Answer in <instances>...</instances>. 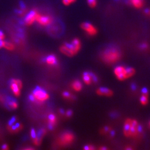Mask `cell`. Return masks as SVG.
<instances>
[{"mask_svg":"<svg viewBox=\"0 0 150 150\" xmlns=\"http://www.w3.org/2000/svg\"><path fill=\"white\" fill-rule=\"evenodd\" d=\"M83 78L85 81V83L87 84H90L91 82V77L90 75V73L88 72H84L83 75Z\"/></svg>","mask_w":150,"mask_h":150,"instance_id":"9a60e30c","label":"cell"},{"mask_svg":"<svg viewBox=\"0 0 150 150\" xmlns=\"http://www.w3.org/2000/svg\"><path fill=\"white\" fill-rule=\"evenodd\" d=\"M5 36L4 33L2 32V31H0V39L3 40V39H5Z\"/></svg>","mask_w":150,"mask_h":150,"instance_id":"d6a6232c","label":"cell"},{"mask_svg":"<svg viewBox=\"0 0 150 150\" xmlns=\"http://www.w3.org/2000/svg\"><path fill=\"white\" fill-rule=\"evenodd\" d=\"M36 21L39 23L40 25L42 26H47L50 24L52 22V19L51 17L45 15H38Z\"/></svg>","mask_w":150,"mask_h":150,"instance_id":"52a82bcc","label":"cell"},{"mask_svg":"<svg viewBox=\"0 0 150 150\" xmlns=\"http://www.w3.org/2000/svg\"><path fill=\"white\" fill-rule=\"evenodd\" d=\"M76 1V0H70V1H71V3H73V2H75Z\"/></svg>","mask_w":150,"mask_h":150,"instance_id":"bcb514c9","label":"cell"},{"mask_svg":"<svg viewBox=\"0 0 150 150\" xmlns=\"http://www.w3.org/2000/svg\"><path fill=\"white\" fill-rule=\"evenodd\" d=\"M11 88L16 96H19L20 95V88L15 83V79H14L11 81Z\"/></svg>","mask_w":150,"mask_h":150,"instance_id":"30bf717a","label":"cell"},{"mask_svg":"<svg viewBox=\"0 0 150 150\" xmlns=\"http://www.w3.org/2000/svg\"><path fill=\"white\" fill-rule=\"evenodd\" d=\"M81 27L90 35H95L97 33L96 28L89 22H84L81 25Z\"/></svg>","mask_w":150,"mask_h":150,"instance_id":"5b68a950","label":"cell"},{"mask_svg":"<svg viewBox=\"0 0 150 150\" xmlns=\"http://www.w3.org/2000/svg\"><path fill=\"white\" fill-rule=\"evenodd\" d=\"M59 111H60V113H61V114H64V113H65L64 110H62V109H61V110H59Z\"/></svg>","mask_w":150,"mask_h":150,"instance_id":"b9f144b4","label":"cell"},{"mask_svg":"<svg viewBox=\"0 0 150 150\" xmlns=\"http://www.w3.org/2000/svg\"><path fill=\"white\" fill-rule=\"evenodd\" d=\"M72 44L75 47L76 50L78 51L80 48L81 45H80V41L77 39H75L72 41Z\"/></svg>","mask_w":150,"mask_h":150,"instance_id":"e0dca14e","label":"cell"},{"mask_svg":"<svg viewBox=\"0 0 150 150\" xmlns=\"http://www.w3.org/2000/svg\"><path fill=\"white\" fill-rule=\"evenodd\" d=\"M31 137L33 139H35L36 137V132L34 129H32L31 131Z\"/></svg>","mask_w":150,"mask_h":150,"instance_id":"83f0119b","label":"cell"},{"mask_svg":"<svg viewBox=\"0 0 150 150\" xmlns=\"http://www.w3.org/2000/svg\"><path fill=\"white\" fill-rule=\"evenodd\" d=\"M62 3L65 6H69L70 4H71L70 0H62Z\"/></svg>","mask_w":150,"mask_h":150,"instance_id":"484cf974","label":"cell"},{"mask_svg":"<svg viewBox=\"0 0 150 150\" xmlns=\"http://www.w3.org/2000/svg\"><path fill=\"white\" fill-rule=\"evenodd\" d=\"M144 13L147 15V16H150V9H146L144 11Z\"/></svg>","mask_w":150,"mask_h":150,"instance_id":"e575fe53","label":"cell"},{"mask_svg":"<svg viewBox=\"0 0 150 150\" xmlns=\"http://www.w3.org/2000/svg\"><path fill=\"white\" fill-rule=\"evenodd\" d=\"M90 75L91 76V79L95 82H97V77L96 76V75H95L93 73H90Z\"/></svg>","mask_w":150,"mask_h":150,"instance_id":"cb8c5ba5","label":"cell"},{"mask_svg":"<svg viewBox=\"0 0 150 150\" xmlns=\"http://www.w3.org/2000/svg\"><path fill=\"white\" fill-rule=\"evenodd\" d=\"M46 62L50 65H56L57 64V61L54 55H50L46 59Z\"/></svg>","mask_w":150,"mask_h":150,"instance_id":"7c38bea8","label":"cell"},{"mask_svg":"<svg viewBox=\"0 0 150 150\" xmlns=\"http://www.w3.org/2000/svg\"><path fill=\"white\" fill-rule=\"evenodd\" d=\"M126 150H131L132 149L131 147H128V148H126Z\"/></svg>","mask_w":150,"mask_h":150,"instance_id":"f6af8a7d","label":"cell"},{"mask_svg":"<svg viewBox=\"0 0 150 150\" xmlns=\"http://www.w3.org/2000/svg\"><path fill=\"white\" fill-rule=\"evenodd\" d=\"M73 140V135L72 133L66 132L60 137L59 142L61 144H67L71 143Z\"/></svg>","mask_w":150,"mask_h":150,"instance_id":"8992f818","label":"cell"},{"mask_svg":"<svg viewBox=\"0 0 150 150\" xmlns=\"http://www.w3.org/2000/svg\"><path fill=\"white\" fill-rule=\"evenodd\" d=\"M61 52H63L64 53H65V55L68 56H72L74 55V53L71 50H70L68 48H67L65 45L62 46L61 47Z\"/></svg>","mask_w":150,"mask_h":150,"instance_id":"5bb4252c","label":"cell"},{"mask_svg":"<svg viewBox=\"0 0 150 150\" xmlns=\"http://www.w3.org/2000/svg\"><path fill=\"white\" fill-rule=\"evenodd\" d=\"M63 96L66 98H69L71 97V95L68 92H64L63 93Z\"/></svg>","mask_w":150,"mask_h":150,"instance_id":"f546056e","label":"cell"},{"mask_svg":"<svg viewBox=\"0 0 150 150\" xmlns=\"http://www.w3.org/2000/svg\"><path fill=\"white\" fill-rule=\"evenodd\" d=\"M2 149L4 150H8V146H7V144H3V145L2 146Z\"/></svg>","mask_w":150,"mask_h":150,"instance_id":"d590c367","label":"cell"},{"mask_svg":"<svg viewBox=\"0 0 150 150\" xmlns=\"http://www.w3.org/2000/svg\"><path fill=\"white\" fill-rule=\"evenodd\" d=\"M15 126H16V128H17L18 130H19V128H21V127L20 124H19V123H17L16 124H15Z\"/></svg>","mask_w":150,"mask_h":150,"instance_id":"f35d334b","label":"cell"},{"mask_svg":"<svg viewBox=\"0 0 150 150\" xmlns=\"http://www.w3.org/2000/svg\"><path fill=\"white\" fill-rule=\"evenodd\" d=\"M72 87L75 90L79 91L82 88V84L79 81L77 80V81H75L73 82V83L72 84Z\"/></svg>","mask_w":150,"mask_h":150,"instance_id":"2e32d148","label":"cell"},{"mask_svg":"<svg viewBox=\"0 0 150 150\" xmlns=\"http://www.w3.org/2000/svg\"><path fill=\"white\" fill-rule=\"evenodd\" d=\"M90 150H94V147H92V146H90Z\"/></svg>","mask_w":150,"mask_h":150,"instance_id":"ee69618b","label":"cell"},{"mask_svg":"<svg viewBox=\"0 0 150 150\" xmlns=\"http://www.w3.org/2000/svg\"><path fill=\"white\" fill-rule=\"evenodd\" d=\"M107 149L106 147H101V148H100V150H106Z\"/></svg>","mask_w":150,"mask_h":150,"instance_id":"7bdbcfd3","label":"cell"},{"mask_svg":"<svg viewBox=\"0 0 150 150\" xmlns=\"http://www.w3.org/2000/svg\"><path fill=\"white\" fill-rule=\"evenodd\" d=\"M142 95H146V96H149V94H148V90L147 88H144L142 90Z\"/></svg>","mask_w":150,"mask_h":150,"instance_id":"4dcf8cb0","label":"cell"},{"mask_svg":"<svg viewBox=\"0 0 150 150\" xmlns=\"http://www.w3.org/2000/svg\"><path fill=\"white\" fill-rule=\"evenodd\" d=\"M121 57V53L115 48H107L103 54V59L107 63L112 64L116 62Z\"/></svg>","mask_w":150,"mask_h":150,"instance_id":"7a4b0ae2","label":"cell"},{"mask_svg":"<svg viewBox=\"0 0 150 150\" xmlns=\"http://www.w3.org/2000/svg\"><path fill=\"white\" fill-rule=\"evenodd\" d=\"M84 149L86 150H90V146H85L84 147Z\"/></svg>","mask_w":150,"mask_h":150,"instance_id":"ab89813d","label":"cell"},{"mask_svg":"<svg viewBox=\"0 0 150 150\" xmlns=\"http://www.w3.org/2000/svg\"><path fill=\"white\" fill-rule=\"evenodd\" d=\"M114 72L116 75L117 77L119 80L123 81L126 79L125 72H126V68L123 66H118L115 68Z\"/></svg>","mask_w":150,"mask_h":150,"instance_id":"ba28073f","label":"cell"},{"mask_svg":"<svg viewBox=\"0 0 150 150\" xmlns=\"http://www.w3.org/2000/svg\"><path fill=\"white\" fill-rule=\"evenodd\" d=\"M72 111L71 110H68L66 112V115L67 117H70L71 116H72Z\"/></svg>","mask_w":150,"mask_h":150,"instance_id":"1f68e13d","label":"cell"},{"mask_svg":"<svg viewBox=\"0 0 150 150\" xmlns=\"http://www.w3.org/2000/svg\"><path fill=\"white\" fill-rule=\"evenodd\" d=\"M3 47L9 50H12L15 48V46L12 44L8 42H4Z\"/></svg>","mask_w":150,"mask_h":150,"instance_id":"ffe728a7","label":"cell"},{"mask_svg":"<svg viewBox=\"0 0 150 150\" xmlns=\"http://www.w3.org/2000/svg\"><path fill=\"white\" fill-rule=\"evenodd\" d=\"M149 124H150V123H149Z\"/></svg>","mask_w":150,"mask_h":150,"instance_id":"7dc6e473","label":"cell"},{"mask_svg":"<svg viewBox=\"0 0 150 150\" xmlns=\"http://www.w3.org/2000/svg\"><path fill=\"white\" fill-rule=\"evenodd\" d=\"M65 46L68 48L70 50H71L74 54L76 53L77 52V51L76 50L75 47L72 45V44H68V43H66Z\"/></svg>","mask_w":150,"mask_h":150,"instance_id":"ac0fdd59","label":"cell"},{"mask_svg":"<svg viewBox=\"0 0 150 150\" xmlns=\"http://www.w3.org/2000/svg\"><path fill=\"white\" fill-rule=\"evenodd\" d=\"M135 73V70L132 67H127L126 68V72H125V76L126 78H130L133 76Z\"/></svg>","mask_w":150,"mask_h":150,"instance_id":"4fadbf2b","label":"cell"},{"mask_svg":"<svg viewBox=\"0 0 150 150\" xmlns=\"http://www.w3.org/2000/svg\"><path fill=\"white\" fill-rule=\"evenodd\" d=\"M110 134H111V136H113L115 135V132L113 131H111Z\"/></svg>","mask_w":150,"mask_h":150,"instance_id":"60d3db41","label":"cell"},{"mask_svg":"<svg viewBox=\"0 0 150 150\" xmlns=\"http://www.w3.org/2000/svg\"><path fill=\"white\" fill-rule=\"evenodd\" d=\"M110 130V129L109 127H107V126H106V127H104V132H108V131H109Z\"/></svg>","mask_w":150,"mask_h":150,"instance_id":"74e56055","label":"cell"},{"mask_svg":"<svg viewBox=\"0 0 150 150\" xmlns=\"http://www.w3.org/2000/svg\"><path fill=\"white\" fill-rule=\"evenodd\" d=\"M3 43H4V42L2 41V39H0V48H1V47H3Z\"/></svg>","mask_w":150,"mask_h":150,"instance_id":"8d00e7d4","label":"cell"},{"mask_svg":"<svg viewBox=\"0 0 150 150\" xmlns=\"http://www.w3.org/2000/svg\"><path fill=\"white\" fill-rule=\"evenodd\" d=\"M141 131V127L136 120L127 119L124 126V133L126 137H137Z\"/></svg>","mask_w":150,"mask_h":150,"instance_id":"6da1fadb","label":"cell"},{"mask_svg":"<svg viewBox=\"0 0 150 150\" xmlns=\"http://www.w3.org/2000/svg\"><path fill=\"white\" fill-rule=\"evenodd\" d=\"M48 120H49V124H52L54 126L56 122V117L54 115L51 114L48 116Z\"/></svg>","mask_w":150,"mask_h":150,"instance_id":"7402d4cb","label":"cell"},{"mask_svg":"<svg viewBox=\"0 0 150 150\" xmlns=\"http://www.w3.org/2000/svg\"><path fill=\"white\" fill-rule=\"evenodd\" d=\"M29 99H30V100H31V101H34L36 98L35 97V96H33V95H31L29 96Z\"/></svg>","mask_w":150,"mask_h":150,"instance_id":"836d02e7","label":"cell"},{"mask_svg":"<svg viewBox=\"0 0 150 150\" xmlns=\"http://www.w3.org/2000/svg\"><path fill=\"white\" fill-rule=\"evenodd\" d=\"M15 83L17 85V86H19V87L20 88H22V82H21L20 80H19V79H15Z\"/></svg>","mask_w":150,"mask_h":150,"instance_id":"4316f807","label":"cell"},{"mask_svg":"<svg viewBox=\"0 0 150 150\" xmlns=\"http://www.w3.org/2000/svg\"><path fill=\"white\" fill-rule=\"evenodd\" d=\"M97 93L100 95H104L106 96H111L113 95V92L108 88L101 87L97 90Z\"/></svg>","mask_w":150,"mask_h":150,"instance_id":"9c48e42d","label":"cell"},{"mask_svg":"<svg viewBox=\"0 0 150 150\" xmlns=\"http://www.w3.org/2000/svg\"><path fill=\"white\" fill-rule=\"evenodd\" d=\"M131 5L136 8H142L144 5V0H130Z\"/></svg>","mask_w":150,"mask_h":150,"instance_id":"8fae6325","label":"cell"},{"mask_svg":"<svg viewBox=\"0 0 150 150\" xmlns=\"http://www.w3.org/2000/svg\"><path fill=\"white\" fill-rule=\"evenodd\" d=\"M148 96L146 95H142L141 98H140V102L142 105H146L148 103Z\"/></svg>","mask_w":150,"mask_h":150,"instance_id":"d6986e66","label":"cell"},{"mask_svg":"<svg viewBox=\"0 0 150 150\" xmlns=\"http://www.w3.org/2000/svg\"><path fill=\"white\" fill-rule=\"evenodd\" d=\"M141 48L142 50H145V49H147L148 48V44L146 43H144L141 45Z\"/></svg>","mask_w":150,"mask_h":150,"instance_id":"f1b7e54d","label":"cell"},{"mask_svg":"<svg viewBox=\"0 0 150 150\" xmlns=\"http://www.w3.org/2000/svg\"><path fill=\"white\" fill-rule=\"evenodd\" d=\"M33 95L35 98L39 101H45L49 97L48 93L44 90L38 86L33 90Z\"/></svg>","mask_w":150,"mask_h":150,"instance_id":"3957f363","label":"cell"},{"mask_svg":"<svg viewBox=\"0 0 150 150\" xmlns=\"http://www.w3.org/2000/svg\"><path fill=\"white\" fill-rule=\"evenodd\" d=\"M87 1L88 6L91 8L96 7L97 5V0H87Z\"/></svg>","mask_w":150,"mask_h":150,"instance_id":"603a6c76","label":"cell"},{"mask_svg":"<svg viewBox=\"0 0 150 150\" xmlns=\"http://www.w3.org/2000/svg\"><path fill=\"white\" fill-rule=\"evenodd\" d=\"M15 121H16V118L15 117H13V118H11L10 119V120L9 121V122H8L9 126H11L13 124L15 123Z\"/></svg>","mask_w":150,"mask_h":150,"instance_id":"d4e9b609","label":"cell"},{"mask_svg":"<svg viewBox=\"0 0 150 150\" xmlns=\"http://www.w3.org/2000/svg\"><path fill=\"white\" fill-rule=\"evenodd\" d=\"M39 13L37 12V11L35 10L30 11L26 15V17L25 18V22L26 25H32L35 21H36V19Z\"/></svg>","mask_w":150,"mask_h":150,"instance_id":"277c9868","label":"cell"},{"mask_svg":"<svg viewBox=\"0 0 150 150\" xmlns=\"http://www.w3.org/2000/svg\"><path fill=\"white\" fill-rule=\"evenodd\" d=\"M8 106L10 107V108L15 109L17 107L18 104L16 102V101H15L14 100H10L8 101Z\"/></svg>","mask_w":150,"mask_h":150,"instance_id":"44dd1931","label":"cell"}]
</instances>
